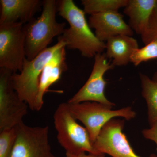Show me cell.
Returning <instances> with one entry per match:
<instances>
[{
	"label": "cell",
	"mask_w": 157,
	"mask_h": 157,
	"mask_svg": "<svg viewBox=\"0 0 157 157\" xmlns=\"http://www.w3.org/2000/svg\"><path fill=\"white\" fill-rule=\"evenodd\" d=\"M57 2L59 15L70 25L59 36L58 41L63 42L68 49L79 51L82 56L87 58L103 53L106 49V43L100 41L91 31L83 10L78 8L73 0Z\"/></svg>",
	"instance_id": "obj_1"
},
{
	"label": "cell",
	"mask_w": 157,
	"mask_h": 157,
	"mask_svg": "<svg viewBox=\"0 0 157 157\" xmlns=\"http://www.w3.org/2000/svg\"><path fill=\"white\" fill-rule=\"evenodd\" d=\"M57 1L44 0L40 16L23 25L25 56L28 60L33 59L48 48L54 37L59 36L63 33L66 24L57 21Z\"/></svg>",
	"instance_id": "obj_2"
},
{
	"label": "cell",
	"mask_w": 157,
	"mask_h": 157,
	"mask_svg": "<svg viewBox=\"0 0 157 157\" xmlns=\"http://www.w3.org/2000/svg\"><path fill=\"white\" fill-rule=\"evenodd\" d=\"M66 45L58 41L48 47L32 60L25 59L22 70L11 75V82L15 91L22 101L25 102L32 111H36L37 96L39 81L45 65L56 52Z\"/></svg>",
	"instance_id": "obj_3"
},
{
	"label": "cell",
	"mask_w": 157,
	"mask_h": 157,
	"mask_svg": "<svg viewBox=\"0 0 157 157\" xmlns=\"http://www.w3.org/2000/svg\"><path fill=\"white\" fill-rule=\"evenodd\" d=\"M53 121L58 141L66 152L104 155L96 150L87 130L77 122L70 112L67 103L59 104L54 113Z\"/></svg>",
	"instance_id": "obj_4"
},
{
	"label": "cell",
	"mask_w": 157,
	"mask_h": 157,
	"mask_svg": "<svg viewBox=\"0 0 157 157\" xmlns=\"http://www.w3.org/2000/svg\"><path fill=\"white\" fill-rule=\"evenodd\" d=\"M67 104L73 117L84 125L93 143L103 127L109 121L116 117H123L130 121L136 116V112L130 107L113 110L111 109L113 106L98 102Z\"/></svg>",
	"instance_id": "obj_5"
},
{
	"label": "cell",
	"mask_w": 157,
	"mask_h": 157,
	"mask_svg": "<svg viewBox=\"0 0 157 157\" xmlns=\"http://www.w3.org/2000/svg\"><path fill=\"white\" fill-rule=\"evenodd\" d=\"M21 23L0 25V68L22 70L26 58L25 36Z\"/></svg>",
	"instance_id": "obj_6"
},
{
	"label": "cell",
	"mask_w": 157,
	"mask_h": 157,
	"mask_svg": "<svg viewBox=\"0 0 157 157\" xmlns=\"http://www.w3.org/2000/svg\"><path fill=\"white\" fill-rule=\"evenodd\" d=\"M15 128L16 140L10 157H57L52 151L48 126H29L22 122Z\"/></svg>",
	"instance_id": "obj_7"
},
{
	"label": "cell",
	"mask_w": 157,
	"mask_h": 157,
	"mask_svg": "<svg viewBox=\"0 0 157 157\" xmlns=\"http://www.w3.org/2000/svg\"><path fill=\"white\" fill-rule=\"evenodd\" d=\"M13 72L0 68V132L22 122L29 106L15 91L11 82Z\"/></svg>",
	"instance_id": "obj_8"
},
{
	"label": "cell",
	"mask_w": 157,
	"mask_h": 157,
	"mask_svg": "<svg viewBox=\"0 0 157 157\" xmlns=\"http://www.w3.org/2000/svg\"><path fill=\"white\" fill-rule=\"evenodd\" d=\"M108 59L105 53L96 55L92 70L87 81L67 103L78 104L92 101L108 106H115L105 95L107 82L104 78V75L107 71L115 67L112 63L108 61Z\"/></svg>",
	"instance_id": "obj_9"
},
{
	"label": "cell",
	"mask_w": 157,
	"mask_h": 157,
	"mask_svg": "<svg viewBox=\"0 0 157 157\" xmlns=\"http://www.w3.org/2000/svg\"><path fill=\"white\" fill-rule=\"evenodd\" d=\"M124 124V120L113 119L103 127L94 142L99 153L112 157H142L136 154L123 132ZM149 157L157 156L152 154Z\"/></svg>",
	"instance_id": "obj_10"
},
{
	"label": "cell",
	"mask_w": 157,
	"mask_h": 157,
	"mask_svg": "<svg viewBox=\"0 0 157 157\" xmlns=\"http://www.w3.org/2000/svg\"><path fill=\"white\" fill-rule=\"evenodd\" d=\"M90 28L101 42L107 41L118 35L132 36L134 31L124 20V15L118 11H110L92 14L89 18Z\"/></svg>",
	"instance_id": "obj_11"
},
{
	"label": "cell",
	"mask_w": 157,
	"mask_h": 157,
	"mask_svg": "<svg viewBox=\"0 0 157 157\" xmlns=\"http://www.w3.org/2000/svg\"><path fill=\"white\" fill-rule=\"evenodd\" d=\"M0 25L21 23L25 24L41 9L39 0H1Z\"/></svg>",
	"instance_id": "obj_12"
},
{
	"label": "cell",
	"mask_w": 157,
	"mask_h": 157,
	"mask_svg": "<svg viewBox=\"0 0 157 157\" xmlns=\"http://www.w3.org/2000/svg\"><path fill=\"white\" fill-rule=\"evenodd\" d=\"M66 47L59 49L45 65L39 81L37 96L36 111H40L44 104V96L51 86L58 81L63 73L67 70L66 62Z\"/></svg>",
	"instance_id": "obj_13"
},
{
	"label": "cell",
	"mask_w": 157,
	"mask_h": 157,
	"mask_svg": "<svg viewBox=\"0 0 157 157\" xmlns=\"http://www.w3.org/2000/svg\"><path fill=\"white\" fill-rule=\"evenodd\" d=\"M157 2V0H128L124 13L129 17V25L137 34L141 36L146 33Z\"/></svg>",
	"instance_id": "obj_14"
},
{
	"label": "cell",
	"mask_w": 157,
	"mask_h": 157,
	"mask_svg": "<svg viewBox=\"0 0 157 157\" xmlns=\"http://www.w3.org/2000/svg\"><path fill=\"white\" fill-rule=\"evenodd\" d=\"M107 42L105 53L115 67L128 65L131 62L132 54L139 48L137 40L127 35H118Z\"/></svg>",
	"instance_id": "obj_15"
},
{
	"label": "cell",
	"mask_w": 157,
	"mask_h": 157,
	"mask_svg": "<svg viewBox=\"0 0 157 157\" xmlns=\"http://www.w3.org/2000/svg\"><path fill=\"white\" fill-rule=\"evenodd\" d=\"M142 97L146 101L149 124L157 121V73L151 78L140 73Z\"/></svg>",
	"instance_id": "obj_16"
},
{
	"label": "cell",
	"mask_w": 157,
	"mask_h": 157,
	"mask_svg": "<svg viewBox=\"0 0 157 157\" xmlns=\"http://www.w3.org/2000/svg\"><path fill=\"white\" fill-rule=\"evenodd\" d=\"M128 0H82V4L86 14H92L118 11L126 6Z\"/></svg>",
	"instance_id": "obj_17"
},
{
	"label": "cell",
	"mask_w": 157,
	"mask_h": 157,
	"mask_svg": "<svg viewBox=\"0 0 157 157\" xmlns=\"http://www.w3.org/2000/svg\"><path fill=\"white\" fill-rule=\"evenodd\" d=\"M157 59V40H152L141 48H138L132 54L131 62L137 67L143 62Z\"/></svg>",
	"instance_id": "obj_18"
},
{
	"label": "cell",
	"mask_w": 157,
	"mask_h": 157,
	"mask_svg": "<svg viewBox=\"0 0 157 157\" xmlns=\"http://www.w3.org/2000/svg\"><path fill=\"white\" fill-rule=\"evenodd\" d=\"M16 138L15 128L0 132V157H10Z\"/></svg>",
	"instance_id": "obj_19"
},
{
	"label": "cell",
	"mask_w": 157,
	"mask_h": 157,
	"mask_svg": "<svg viewBox=\"0 0 157 157\" xmlns=\"http://www.w3.org/2000/svg\"><path fill=\"white\" fill-rule=\"evenodd\" d=\"M141 38L145 45L152 40H157V2L150 19L148 29L146 33L141 36Z\"/></svg>",
	"instance_id": "obj_20"
},
{
	"label": "cell",
	"mask_w": 157,
	"mask_h": 157,
	"mask_svg": "<svg viewBox=\"0 0 157 157\" xmlns=\"http://www.w3.org/2000/svg\"><path fill=\"white\" fill-rule=\"evenodd\" d=\"M150 126L149 129H144L142 131V135L145 139L154 141L157 145V121Z\"/></svg>",
	"instance_id": "obj_21"
},
{
	"label": "cell",
	"mask_w": 157,
	"mask_h": 157,
	"mask_svg": "<svg viewBox=\"0 0 157 157\" xmlns=\"http://www.w3.org/2000/svg\"><path fill=\"white\" fill-rule=\"evenodd\" d=\"M66 157H105V155H94L82 152L77 154L66 152Z\"/></svg>",
	"instance_id": "obj_22"
}]
</instances>
